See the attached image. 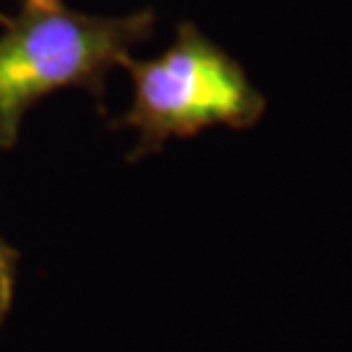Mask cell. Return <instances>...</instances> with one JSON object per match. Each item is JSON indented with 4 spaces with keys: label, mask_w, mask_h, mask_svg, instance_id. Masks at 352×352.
<instances>
[{
    "label": "cell",
    "mask_w": 352,
    "mask_h": 352,
    "mask_svg": "<svg viewBox=\"0 0 352 352\" xmlns=\"http://www.w3.org/2000/svg\"><path fill=\"white\" fill-rule=\"evenodd\" d=\"M133 101L124 124L140 133V149L174 138H192L217 126L252 129L267 101L238 60L190 21L179 23L174 41L158 58H131Z\"/></svg>",
    "instance_id": "obj_2"
},
{
    "label": "cell",
    "mask_w": 352,
    "mask_h": 352,
    "mask_svg": "<svg viewBox=\"0 0 352 352\" xmlns=\"http://www.w3.org/2000/svg\"><path fill=\"white\" fill-rule=\"evenodd\" d=\"M5 21H7V19L3 16V14H0V25H3V23H5Z\"/></svg>",
    "instance_id": "obj_3"
},
{
    "label": "cell",
    "mask_w": 352,
    "mask_h": 352,
    "mask_svg": "<svg viewBox=\"0 0 352 352\" xmlns=\"http://www.w3.org/2000/svg\"><path fill=\"white\" fill-rule=\"evenodd\" d=\"M153 25V10L98 16L65 0H23L0 34V146L16 142L25 112L44 96L72 87L101 94Z\"/></svg>",
    "instance_id": "obj_1"
}]
</instances>
